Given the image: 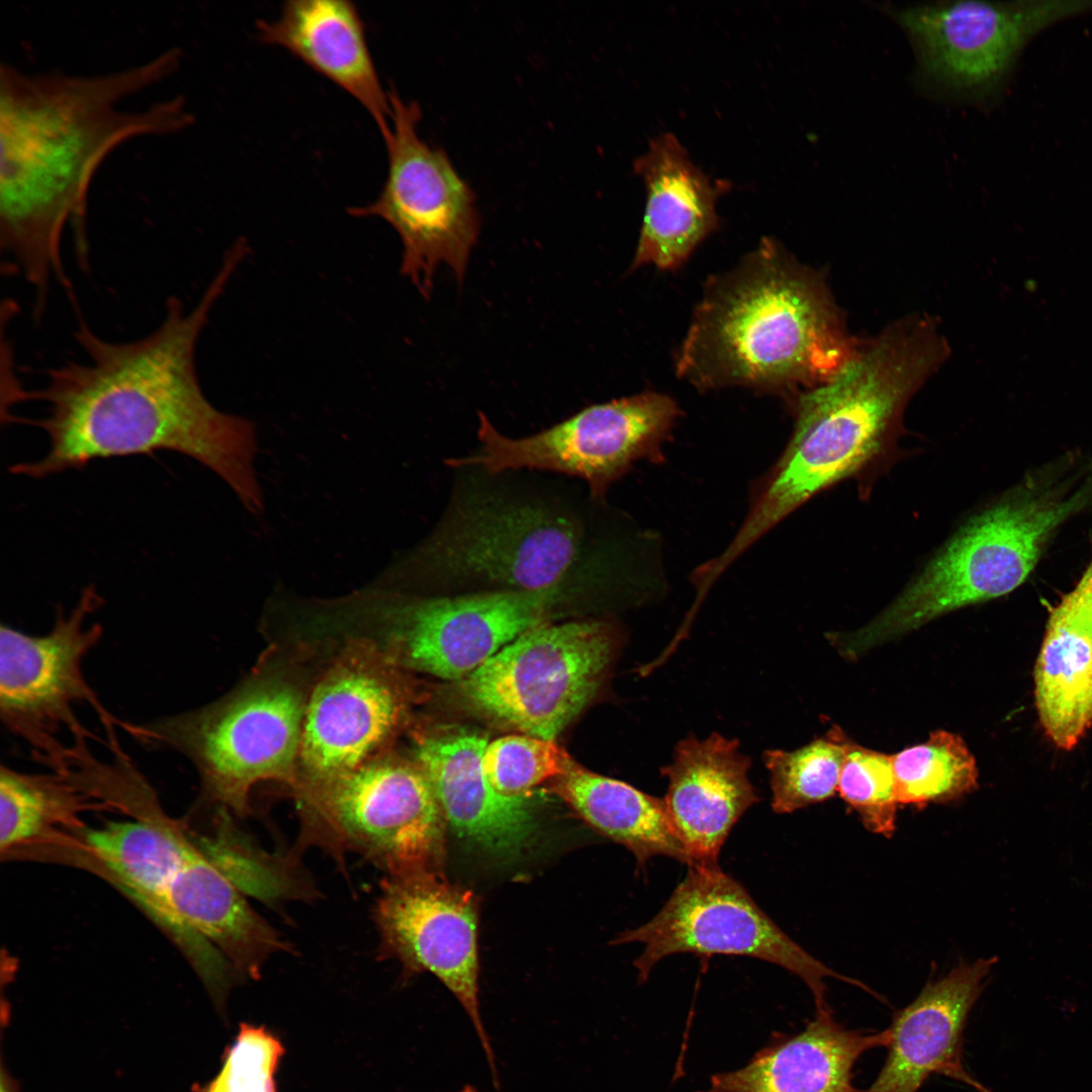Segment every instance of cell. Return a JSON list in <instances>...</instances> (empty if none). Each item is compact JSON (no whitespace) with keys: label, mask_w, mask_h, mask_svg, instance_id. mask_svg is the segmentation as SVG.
<instances>
[{"label":"cell","mask_w":1092,"mask_h":1092,"mask_svg":"<svg viewBox=\"0 0 1092 1092\" xmlns=\"http://www.w3.org/2000/svg\"><path fill=\"white\" fill-rule=\"evenodd\" d=\"M899 804L919 809L962 799L978 788L975 757L964 739L945 730L933 731L920 744L892 755Z\"/></svg>","instance_id":"cell-27"},{"label":"cell","mask_w":1092,"mask_h":1092,"mask_svg":"<svg viewBox=\"0 0 1092 1092\" xmlns=\"http://www.w3.org/2000/svg\"><path fill=\"white\" fill-rule=\"evenodd\" d=\"M997 958L961 963L929 981L892 1018L885 1062L873 1083L858 1092H918L931 1074L976 1087L963 1065L964 1032Z\"/></svg>","instance_id":"cell-17"},{"label":"cell","mask_w":1092,"mask_h":1092,"mask_svg":"<svg viewBox=\"0 0 1092 1092\" xmlns=\"http://www.w3.org/2000/svg\"><path fill=\"white\" fill-rule=\"evenodd\" d=\"M102 604L103 598L90 584L69 613L58 607L54 625L43 635L4 624L0 628L1 721L52 770L66 766L69 745L59 738L63 730L74 739L92 737L76 716V706L89 704L105 727L117 722L83 671L84 658L103 634L100 624L88 626L86 621Z\"/></svg>","instance_id":"cell-13"},{"label":"cell","mask_w":1092,"mask_h":1092,"mask_svg":"<svg viewBox=\"0 0 1092 1092\" xmlns=\"http://www.w3.org/2000/svg\"><path fill=\"white\" fill-rule=\"evenodd\" d=\"M374 920L387 954L408 971L432 973L462 1005L497 1085L494 1053L479 1007L475 897L439 870L388 876L381 884Z\"/></svg>","instance_id":"cell-15"},{"label":"cell","mask_w":1092,"mask_h":1092,"mask_svg":"<svg viewBox=\"0 0 1092 1092\" xmlns=\"http://www.w3.org/2000/svg\"><path fill=\"white\" fill-rule=\"evenodd\" d=\"M93 797L67 771L28 774L0 767V849L11 851L59 827L80 826Z\"/></svg>","instance_id":"cell-26"},{"label":"cell","mask_w":1092,"mask_h":1092,"mask_svg":"<svg viewBox=\"0 0 1092 1092\" xmlns=\"http://www.w3.org/2000/svg\"><path fill=\"white\" fill-rule=\"evenodd\" d=\"M749 767L736 739L713 733L679 741L672 761L661 768L668 781L666 812L690 864L718 863L731 829L759 801Z\"/></svg>","instance_id":"cell-19"},{"label":"cell","mask_w":1092,"mask_h":1092,"mask_svg":"<svg viewBox=\"0 0 1092 1092\" xmlns=\"http://www.w3.org/2000/svg\"><path fill=\"white\" fill-rule=\"evenodd\" d=\"M837 793L869 831L894 834L899 803L892 755L847 740Z\"/></svg>","instance_id":"cell-29"},{"label":"cell","mask_w":1092,"mask_h":1092,"mask_svg":"<svg viewBox=\"0 0 1092 1092\" xmlns=\"http://www.w3.org/2000/svg\"><path fill=\"white\" fill-rule=\"evenodd\" d=\"M404 708L393 662L366 642H347L308 691L294 792L380 756Z\"/></svg>","instance_id":"cell-16"},{"label":"cell","mask_w":1092,"mask_h":1092,"mask_svg":"<svg viewBox=\"0 0 1092 1092\" xmlns=\"http://www.w3.org/2000/svg\"><path fill=\"white\" fill-rule=\"evenodd\" d=\"M390 132L384 139L388 168L378 197L349 207L357 217L389 223L402 244L401 274L429 298L437 267L445 263L463 282L480 229L475 194L447 153L418 132L420 105L389 91Z\"/></svg>","instance_id":"cell-10"},{"label":"cell","mask_w":1092,"mask_h":1092,"mask_svg":"<svg viewBox=\"0 0 1092 1092\" xmlns=\"http://www.w3.org/2000/svg\"><path fill=\"white\" fill-rule=\"evenodd\" d=\"M882 1031L848 1029L831 1010L816 1011L803 1030L775 1036L743 1067L711 1077L700 1092H858L853 1067L873 1049L887 1046Z\"/></svg>","instance_id":"cell-23"},{"label":"cell","mask_w":1092,"mask_h":1092,"mask_svg":"<svg viewBox=\"0 0 1092 1092\" xmlns=\"http://www.w3.org/2000/svg\"><path fill=\"white\" fill-rule=\"evenodd\" d=\"M242 260L239 251H228L193 307L169 298L161 323L139 339L109 341L80 323L75 339L83 360L49 369L40 389L19 395L48 405L44 417L29 423L47 433L49 451L10 471L43 478L96 459L173 451L203 464L251 515H261L256 427L217 410L196 370L199 338Z\"/></svg>","instance_id":"cell-1"},{"label":"cell","mask_w":1092,"mask_h":1092,"mask_svg":"<svg viewBox=\"0 0 1092 1092\" xmlns=\"http://www.w3.org/2000/svg\"><path fill=\"white\" fill-rule=\"evenodd\" d=\"M295 794L302 841L357 852L388 876L439 870L447 823L416 762L381 754Z\"/></svg>","instance_id":"cell-9"},{"label":"cell","mask_w":1092,"mask_h":1092,"mask_svg":"<svg viewBox=\"0 0 1092 1092\" xmlns=\"http://www.w3.org/2000/svg\"><path fill=\"white\" fill-rule=\"evenodd\" d=\"M858 346L823 279L764 239L707 283L675 367L703 390L785 392L826 382Z\"/></svg>","instance_id":"cell-4"},{"label":"cell","mask_w":1092,"mask_h":1092,"mask_svg":"<svg viewBox=\"0 0 1092 1092\" xmlns=\"http://www.w3.org/2000/svg\"><path fill=\"white\" fill-rule=\"evenodd\" d=\"M576 576L540 590L436 598L370 581L329 598L326 617L333 631L370 644L393 663L397 659L444 679H464L521 634L543 624Z\"/></svg>","instance_id":"cell-7"},{"label":"cell","mask_w":1092,"mask_h":1092,"mask_svg":"<svg viewBox=\"0 0 1092 1092\" xmlns=\"http://www.w3.org/2000/svg\"><path fill=\"white\" fill-rule=\"evenodd\" d=\"M281 1041L263 1026L243 1023L216 1077L203 1092H276Z\"/></svg>","instance_id":"cell-31"},{"label":"cell","mask_w":1092,"mask_h":1092,"mask_svg":"<svg viewBox=\"0 0 1092 1092\" xmlns=\"http://www.w3.org/2000/svg\"><path fill=\"white\" fill-rule=\"evenodd\" d=\"M1 1092H11L10 1086L5 1082L4 1077L2 1078Z\"/></svg>","instance_id":"cell-32"},{"label":"cell","mask_w":1092,"mask_h":1092,"mask_svg":"<svg viewBox=\"0 0 1092 1092\" xmlns=\"http://www.w3.org/2000/svg\"><path fill=\"white\" fill-rule=\"evenodd\" d=\"M572 765L554 740L507 735L487 743L482 768L493 790L507 798H526L536 786L565 774Z\"/></svg>","instance_id":"cell-30"},{"label":"cell","mask_w":1092,"mask_h":1092,"mask_svg":"<svg viewBox=\"0 0 1092 1092\" xmlns=\"http://www.w3.org/2000/svg\"><path fill=\"white\" fill-rule=\"evenodd\" d=\"M646 187V206L632 268L680 266L717 226L715 183L690 159L671 132L655 136L634 162Z\"/></svg>","instance_id":"cell-22"},{"label":"cell","mask_w":1092,"mask_h":1092,"mask_svg":"<svg viewBox=\"0 0 1092 1092\" xmlns=\"http://www.w3.org/2000/svg\"><path fill=\"white\" fill-rule=\"evenodd\" d=\"M949 355L938 324L914 314L888 326L826 382L802 392L786 449L762 479L734 538L708 560L720 577L750 546L807 500L888 461L904 411Z\"/></svg>","instance_id":"cell-3"},{"label":"cell","mask_w":1092,"mask_h":1092,"mask_svg":"<svg viewBox=\"0 0 1092 1092\" xmlns=\"http://www.w3.org/2000/svg\"><path fill=\"white\" fill-rule=\"evenodd\" d=\"M487 743L468 731L423 734L414 742V756L454 833L506 854L532 836L534 819L526 798L504 797L489 785L482 768Z\"/></svg>","instance_id":"cell-20"},{"label":"cell","mask_w":1092,"mask_h":1092,"mask_svg":"<svg viewBox=\"0 0 1092 1092\" xmlns=\"http://www.w3.org/2000/svg\"><path fill=\"white\" fill-rule=\"evenodd\" d=\"M988 1092H993V1091L989 1090Z\"/></svg>","instance_id":"cell-34"},{"label":"cell","mask_w":1092,"mask_h":1092,"mask_svg":"<svg viewBox=\"0 0 1092 1092\" xmlns=\"http://www.w3.org/2000/svg\"><path fill=\"white\" fill-rule=\"evenodd\" d=\"M678 416L673 399L648 391L587 406L539 433L510 438L479 413L477 451L447 464L489 474L554 471L585 480L590 493L601 497L636 462L663 460L664 443Z\"/></svg>","instance_id":"cell-14"},{"label":"cell","mask_w":1092,"mask_h":1092,"mask_svg":"<svg viewBox=\"0 0 1092 1092\" xmlns=\"http://www.w3.org/2000/svg\"><path fill=\"white\" fill-rule=\"evenodd\" d=\"M261 41L283 47L350 93L390 132L389 93L378 76L356 5L348 0H290L274 20L256 22Z\"/></svg>","instance_id":"cell-21"},{"label":"cell","mask_w":1092,"mask_h":1092,"mask_svg":"<svg viewBox=\"0 0 1092 1092\" xmlns=\"http://www.w3.org/2000/svg\"><path fill=\"white\" fill-rule=\"evenodd\" d=\"M583 540L580 518L556 502L468 488L430 535L372 581L401 590L440 581L540 590L582 572Z\"/></svg>","instance_id":"cell-6"},{"label":"cell","mask_w":1092,"mask_h":1092,"mask_svg":"<svg viewBox=\"0 0 1092 1092\" xmlns=\"http://www.w3.org/2000/svg\"><path fill=\"white\" fill-rule=\"evenodd\" d=\"M847 740L839 727H832L822 737L797 749L764 751L774 812L792 813L833 797L838 790Z\"/></svg>","instance_id":"cell-28"},{"label":"cell","mask_w":1092,"mask_h":1092,"mask_svg":"<svg viewBox=\"0 0 1092 1092\" xmlns=\"http://www.w3.org/2000/svg\"><path fill=\"white\" fill-rule=\"evenodd\" d=\"M614 648L606 622L543 623L465 677L463 692L487 715L554 740L597 695Z\"/></svg>","instance_id":"cell-11"},{"label":"cell","mask_w":1092,"mask_h":1092,"mask_svg":"<svg viewBox=\"0 0 1092 1092\" xmlns=\"http://www.w3.org/2000/svg\"><path fill=\"white\" fill-rule=\"evenodd\" d=\"M307 695L299 682L272 673L209 705L120 726L146 746L182 754L196 769L206 801L244 815L257 784L296 788Z\"/></svg>","instance_id":"cell-8"},{"label":"cell","mask_w":1092,"mask_h":1092,"mask_svg":"<svg viewBox=\"0 0 1092 1092\" xmlns=\"http://www.w3.org/2000/svg\"><path fill=\"white\" fill-rule=\"evenodd\" d=\"M1091 503L1092 486L1074 475L1026 480L970 519L871 622L827 639L841 656L857 658L942 615L1011 593L1060 526Z\"/></svg>","instance_id":"cell-5"},{"label":"cell","mask_w":1092,"mask_h":1092,"mask_svg":"<svg viewBox=\"0 0 1092 1092\" xmlns=\"http://www.w3.org/2000/svg\"><path fill=\"white\" fill-rule=\"evenodd\" d=\"M639 942L633 965L639 982L675 953L746 956L778 965L802 979L816 1011L831 1010L825 978L833 977L869 990L837 974L788 936L755 903L747 890L719 863H694L660 911L638 928L620 933L613 944Z\"/></svg>","instance_id":"cell-12"},{"label":"cell","mask_w":1092,"mask_h":1092,"mask_svg":"<svg viewBox=\"0 0 1092 1092\" xmlns=\"http://www.w3.org/2000/svg\"><path fill=\"white\" fill-rule=\"evenodd\" d=\"M1040 723L1060 748L1092 725V554L1076 585L1051 609L1034 669Z\"/></svg>","instance_id":"cell-24"},{"label":"cell","mask_w":1092,"mask_h":1092,"mask_svg":"<svg viewBox=\"0 0 1092 1092\" xmlns=\"http://www.w3.org/2000/svg\"><path fill=\"white\" fill-rule=\"evenodd\" d=\"M554 792L590 827L631 851L638 869L657 855L691 863L663 799L576 765L556 778Z\"/></svg>","instance_id":"cell-25"},{"label":"cell","mask_w":1092,"mask_h":1092,"mask_svg":"<svg viewBox=\"0 0 1092 1092\" xmlns=\"http://www.w3.org/2000/svg\"><path fill=\"white\" fill-rule=\"evenodd\" d=\"M459 1092H476V1090L471 1085H466Z\"/></svg>","instance_id":"cell-33"},{"label":"cell","mask_w":1092,"mask_h":1092,"mask_svg":"<svg viewBox=\"0 0 1092 1092\" xmlns=\"http://www.w3.org/2000/svg\"><path fill=\"white\" fill-rule=\"evenodd\" d=\"M907 32L924 76L950 92H977L1007 68L1021 38L1009 8L982 1L886 7Z\"/></svg>","instance_id":"cell-18"},{"label":"cell","mask_w":1092,"mask_h":1092,"mask_svg":"<svg viewBox=\"0 0 1092 1092\" xmlns=\"http://www.w3.org/2000/svg\"><path fill=\"white\" fill-rule=\"evenodd\" d=\"M179 48L124 69L80 75L28 73L0 66V243L9 264L33 288L42 308L53 279L69 286L62 260L67 224L82 261L91 181L123 143L166 135L194 121L182 96L140 110L119 104L179 69Z\"/></svg>","instance_id":"cell-2"}]
</instances>
